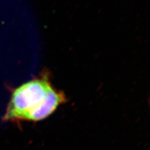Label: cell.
<instances>
[{"label": "cell", "instance_id": "obj_1", "mask_svg": "<svg viewBox=\"0 0 150 150\" xmlns=\"http://www.w3.org/2000/svg\"><path fill=\"white\" fill-rule=\"evenodd\" d=\"M65 102V95L52 86L47 77L34 79L13 92L4 120L41 121Z\"/></svg>", "mask_w": 150, "mask_h": 150}]
</instances>
